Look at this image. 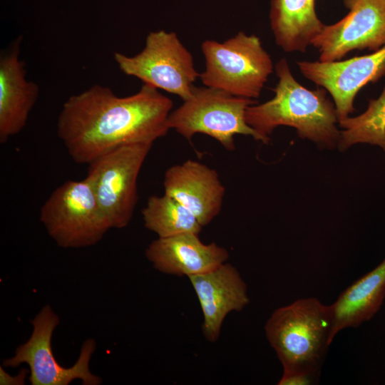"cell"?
<instances>
[{
  "label": "cell",
  "instance_id": "obj_1",
  "mask_svg": "<svg viewBox=\"0 0 385 385\" xmlns=\"http://www.w3.org/2000/svg\"><path fill=\"white\" fill-rule=\"evenodd\" d=\"M172 108L173 101L148 84L126 97L95 85L64 103L57 134L74 162L88 165L119 147L165 136Z\"/></svg>",
  "mask_w": 385,
  "mask_h": 385
},
{
  "label": "cell",
  "instance_id": "obj_2",
  "mask_svg": "<svg viewBox=\"0 0 385 385\" xmlns=\"http://www.w3.org/2000/svg\"><path fill=\"white\" fill-rule=\"evenodd\" d=\"M278 83L273 89L274 96L261 104L248 106L246 123L268 144L270 135L278 126L287 125L297 130L302 138L319 147L332 149L340 140V130L334 104L327 98L324 88L310 91L297 81L285 58L275 66Z\"/></svg>",
  "mask_w": 385,
  "mask_h": 385
},
{
  "label": "cell",
  "instance_id": "obj_3",
  "mask_svg": "<svg viewBox=\"0 0 385 385\" xmlns=\"http://www.w3.org/2000/svg\"><path fill=\"white\" fill-rule=\"evenodd\" d=\"M330 305L314 297L299 299L274 310L265 327L283 371L319 374L332 341Z\"/></svg>",
  "mask_w": 385,
  "mask_h": 385
},
{
  "label": "cell",
  "instance_id": "obj_4",
  "mask_svg": "<svg viewBox=\"0 0 385 385\" xmlns=\"http://www.w3.org/2000/svg\"><path fill=\"white\" fill-rule=\"evenodd\" d=\"M205 70L199 78L207 87L255 99L273 71L272 59L255 35L240 31L223 42L206 40L201 46Z\"/></svg>",
  "mask_w": 385,
  "mask_h": 385
},
{
  "label": "cell",
  "instance_id": "obj_5",
  "mask_svg": "<svg viewBox=\"0 0 385 385\" xmlns=\"http://www.w3.org/2000/svg\"><path fill=\"white\" fill-rule=\"evenodd\" d=\"M254 99L232 95L223 90L194 86L191 96L170 112L168 123L188 141L196 133L207 135L226 150L235 148L236 135L252 136L264 143L263 138L245 120L247 108Z\"/></svg>",
  "mask_w": 385,
  "mask_h": 385
},
{
  "label": "cell",
  "instance_id": "obj_6",
  "mask_svg": "<svg viewBox=\"0 0 385 385\" xmlns=\"http://www.w3.org/2000/svg\"><path fill=\"white\" fill-rule=\"evenodd\" d=\"M48 234L63 248L98 243L112 228L88 180H68L50 195L40 210Z\"/></svg>",
  "mask_w": 385,
  "mask_h": 385
},
{
  "label": "cell",
  "instance_id": "obj_7",
  "mask_svg": "<svg viewBox=\"0 0 385 385\" xmlns=\"http://www.w3.org/2000/svg\"><path fill=\"white\" fill-rule=\"evenodd\" d=\"M114 59L123 73L175 94L183 101L191 96L193 83L200 76L192 54L175 32L150 31L140 53L128 56L116 52Z\"/></svg>",
  "mask_w": 385,
  "mask_h": 385
},
{
  "label": "cell",
  "instance_id": "obj_8",
  "mask_svg": "<svg viewBox=\"0 0 385 385\" xmlns=\"http://www.w3.org/2000/svg\"><path fill=\"white\" fill-rule=\"evenodd\" d=\"M153 144L119 147L88 164L85 178L108 216L112 228L130 223L138 201L137 180Z\"/></svg>",
  "mask_w": 385,
  "mask_h": 385
},
{
  "label": "cell",
  "instance_id": "obj_9",
  "mask_svg": "<svg viewBox=\"0 0 385 385\" xmlns=\"http://www.w3.org/2000/svg\"><path fill=\"white\" fill-rule=\"evenodd\" d=\"M59 322L51 306H44L31 321L33 332L29 339L19 346L15 355L5 359L3 365L16 367L23 363L28 364L32 385H67L76 379H81L84 385L101 384V377L93 375L89 369V362L96 349L93 339H88L83 343L79 357L71 367H63L56 361L51 349V338Z\"/></svg>",
  "mask_w": 385,
  "mask_h": 385
},
{
  "label": "cell",
  "instance_id": "obj_10",
  "mask_svg": "<svg viewBox=\"0 0 385 385\" xmlns=\"http://www.w3.org/2000/svg\"><path fill=\"white\" fill-rule=\"evenodd\" d=\"M349 14L324 25L312 42L323 62L339 61L355 49L376 51L385 46V0H344Z\"/></svg>",
  "mask_w": 385,
  "mask_h": 385
},
{
  "label": "cell",
  "instance_id": "obj_11",
  "mask_svg": "<svg viewBox=\"0 0 385 385\" xmlns=\"http://www.w3.org/2000/svg\"><path fill=\"white\" fill-rule=\"evenodd\" d=\"M302 74L332 96L338 120L354 112L358 91L385 74V46L374 53L346 61H299Z\"/></svg>",
  "mask_w": 385,
  "mask_h": 385
},
{
  "label": "cell",
  "instance_id": "obj_12",
  "mask_svg": "<svg viewBox=\"0 0 385 385\" xmlns=\"http://www.w3.org/2000/svg\"><path fill=\"white\" fill-rule=\"evenodd\" d=\"M188 279L202 309V333L209 342H214L226 316L232 311H241L249 304L247 284L237 270L226 262Z\"/></svg>",
  "mask_w": 385,
  "mask_h": 385
},
{
  "label": "cell",
  "instance_id": "obj_13",
  "mask_svg": "<svg viewBox=\"0 0 385 385\" xmlns=\"http://www.w3.org/2000/svg\"><path fill=\"white\" fill-rule=\"evenodd\" d=\"M164 194L185 206L203 227L221 211L225 187L215 170L188 159L169 168L163 179Z\"/></svg>",
  "mask_w": 385,
  "mask_h": 385
},
{
  "label": "cell",
  "instance_id": "obj_14",
  "mask_svg": "<svg viewBox=\"0 0 385 385\" xmlns=\"http://www.w3.org/2000/svg\"><path fill=\"white\" fill-rule=\"evenodd\" d=\"M22 36L17 37L0 56V143L18 134L25 127L34 106L39 87L26 77L19 53Z\"/></svg>",
  "mask_w": 385,
  "mask_h": 385
},
{
  "label": "cell",
  "instance_id": "obj_15",
  "mask_svg": "<svg viewBox=\"0 0 385 385\" xmlns=\"http://www.w3.org/2000/svg\"><path fill=\"white\" fill-rule=\"evenodd\" d=\"M199 234L158 237L145 250L153 267L165 274L188 277L210 272L226 262L227 250L215 242L205 244Z\"/></svg>",
  "mask_w": 385,
  "mask_h": 385
},
{
  "label": "cell",
  "instance_id": "obj_16",
  "mask_svg": "<svg viewBox=\"0 0 385 385\" xmlns=\"http://www.w3.org/2000/svg\"><path fill=\"white\" fill-rule=\"evenodd\" d=\"M385 297V259L374 270L354 282L330 305L332 342L336 335L349 327L370 320L381 308Z\"/></svg>",
  "mask_w": 385,
  "mask_h": 385
},
{
  "label": "cell",
  "instance_id": "obj_17",
  "mask_svg": "<svg viewBox=\"0 0 385 385\" xmlns=\"http://www.w3.org/2000/svg\"><path fill=\"white\" fill-rule=\"evenodd\" d=\"M270 18L277 44L287 52L305 51L324 26L314 0H272Z\"/></svg>",
  "mask_w": 385,
  "mask_h": 385
},
{
  "label": "cell",
  "instance_id": "obj_18",
  "mask_svg": "<svg viewBox=\"0 0 385 385\" xmlns=\"http://www.w3.org/2000/svg\"><path fill=\"white\" fill-rule=\"evenodd\" d=\"M142 215L145 227L158 237L184 233L199 234L202 227L189 210L166 194L150 196Z\"/></svg>",
  "mask_w": 385,
  "mask_h": 385
},
{
  "label": "cell",
  "instance_id": "obj_19",
  "mask_svg": "<svg viewBox=\"0 0 385 385\" xmlns=\"http://www.w3.org/2000/svg\"><path fill=\"white\" fill-rule=\"evenodd\" d=\"M342 128L338 147L344 150L357 143L379 146L385 152V87L376 99L369 101L359 115L339 121Z\"/></svg>",
  "mask_w": 385,
  "mask_h": 385
},
{
  "label": "cell",
  "instance_id": "obj_20",
  "mask_svg": "<svg viewBox=\"0 0 385 385\" xmlns=\"http://www.w3.org/2000/svg\"><path fill=\"white\" fill-rule=\"evenodd\" d=\"M319 374L304 371H283L279 385H309L318 381Z\"/></svg>",
  "mask_w": 385,
  "mask_h": 385
},
{
  "label": "cell",
  "instance_id": "obj_21",
  "mask_svg": "<svg viewBox=\"0 0 385 385\" xmlns=\"http://www.w3.org/2000/svg\"><path fill=\"white\" fill-rule=\"evenodd\" d=\"M29 371L22 369L21 371L14 377L9 375L3 369L0 367V384H24L25 378Z\"/></svg>",
  "mask_w": 385,
  "mask_h": 385
}]
</instances>
